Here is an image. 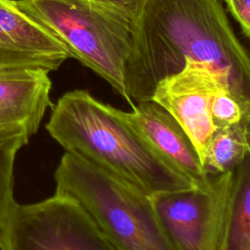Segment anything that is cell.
<instances>
[{
    "label": "cell",
    "instance_id": "9",
    "mask_svg": "<svg viewBox=\"0 0 250 250\" xmlns=\"http://www.w3.org/2000/svg\"><path fill=\"white\" fill-rule=\"evenodd\" d=\"M125 117L157 153L195 186L208 180L191 140L161 105L152 100L143 101L135 104L132 111H125Z\"/></svg>",
    "mask_w": 250,
    "mask_h": 250
},
{
    "label": "cell",
    "instance_id": "7",
    "mask_svg": "<svg viewBox=\"0 0 250 250\" xmlns=\"http://www.w3.org/2000/svg\"><path fill=\"white\" fill-rule=\"evenodd\" d=\"M224 85L229 87L227 79L212 66L188 60L182 70L158 82L151 98L182 126L194 145L201 163L215 130L212 101Z\"/></svg>",
    "mask_w": 250,
    "mask_h": 250
},
{
    "label": "cell",
    "instance_id": "6",
    "mask_svg": "<svg viewBox=\"0 0 250 250\" xmlns=\"http://www.w3.org/2000/svg\"><path fill=\"white\" fill-rule=\"evenodd\" d=\"M229 173L208 177L204 184L189 188L151 196L178 250H216Z\"/></svg>",
    "mask_w": 250,
    "mask_h": 250
},
{
    "label": "cell",
    "instance_id": "3",
    "mask_svg": "<svg viewBox=\"0 0 250 250\" xmlns=\"http://www.w3.org/2000/svg\"><path fill=\"white\" fill-rule=\"evenodd\" d=\"M55 193L79 203L118 250H178L151 195L64 152L55 171Z\"/></svg>",
    "mask_w": 250,
    "mask_h": 250
},
{
    "label": "cell",
    "instance_id": "17",
    "mask_svg": "<svg viewBox=\"0 0 250 250\" xmlns=\"http://www.w3.org/2000/svg\"><path fill=\"white\" fill-rule=\"evenodd\" d=\"M242 122H243V124L246 128V132H247L248 139H249V142H250V104H248V106L246 108L245 115H244V118H243Z\"/></svg>",
    "mask_w": 250,
    "mask_h": 250
},
{
    "label": "cell",
    "instance_id": "2",
    "mask_svg": "<svg viewBox=\"0 0 250 250\" xmlns=\"http://www.w3.org/2000/svg\"><path fill=\"white\" fill-rule=\"evenodd\" d=\"M46 129L65 152L151 196L195 186L131 126L125 111L86 90L63 94L53 105Z\"/></svg>",
    "mask_w": 250,
    "mask_h": 250
},
{
    "label": "cell",
    "instance_id": "14",
    "mask_svg": "<svg viewBox=\"0 0 250 250\" xmlns=\"http://www.w3.org/2000/svg\"><path fill=\"white\" fill-rule=\"evenodd\" d=\"M247 106L231 94L227 85L222 86L214 96L211 104V114L215 128L242 122Z\"/></svg>",
    "mask_w": 250,
    "mask_h": 250
},
{
    "label": "cell",
    "instance_id": "5",
    "mask_svg": "<svg viewBox=\"0 0 250 250\" xmlns=\"http://www.w3.org/2000/svg\"><path fill=\"white\" fill-rule=\"evenodd\" d=\"M0 250H118L83 207L54 193L39 202L16 203Z\"/></svg>",
    "mask_w": 250,
    "mask_h": 250
},
{
    "label": "cell",
    "instance_id": "16",
    "mask_svg": "<svg viewBox=\"0 0 250 250\" xmlns=\"http://www.w3.org/2000/svg\"><path fill=\"white\" fill-rule=\"evenodd\" d=\"M109 5L135 23L143 14L149 0H97Z\"/></svg>",
    "mask_w": 250,
    "mask_h": 250
},
{
    "label": "cell",
    "instance_id": "12",
    "mask_svg": "<svg viewBox=\"0 0 250 250\" xmlns=\"http://www.w3.org/2000/svg\"><path fill=\"white\" fill-rule=\"evenodd\" d=\"M250 142L243 122L216 127L204 151L202 165L207 177L232 171L245 157Z\"/></svg>",
    "mask_w": 250,
    "mask_h": 250
},
{
    "label": "cell",
    "instance_id": "13",
    "mask_svg": "<svg viewBox=\"0 0 250 250\" xmlns=\"http://www.w3.org/2000/svg\"><path fill=\"white\" fill-rule=\"evenodd\" d=\"M29 138L22 130H0V239L6 221L17 203L14 198L16 155L28 143Z\"/></svg>",
    "mask_w": 250,
    "mask_h": 250
},
{
    "label": "cell",
    "instance_id": "15",
    "mask_svg": "<svg viewBox=\"0 0 250 250\" xmlns=\"http://www.w3.org/2000/svg\"><path fill=\"white\" fill-rule=\"evenodd\" d=\"M227 8L250 40V0H224Z\"/></svg>",
    "mask_w": 250,
    "mask_h": 250
},
{
    "label": "cell",
    "instance_id": "8",
    "mask_svg": "<svg viewBox=\"0 0 250 250\" xmlns=\"http://www.w3.org/2000/svg\"><path fill=\"white\" fill-rule=\"evenodd\" d=\"M69 57L64 46L15 0H0V68L58 69Z\"/></svg>",
    "mask_w": 250,
    "mask_h": 250
},
{
    "label": "cell",
    "instance_id": "4",
    "mask_svg": "<svg viewBox=\"0 0 250 250\" xmlns=\"http://www.w3.org/2000/svg\"><path fill=\"white\" fill-rule=\"evenodd\" d=\"M28 17L56 37L70 58L104 79L133 107L125 67L134 23L97 0H15Z\"/></svg>",
    "mask_w": 250,
    "mask_h": 250
},
{
    "label": "cell",
    "instance_id": "1",
    "mask_svg": "<svg viewBox=\"0 0 250 250\" xmlns=\"http://www.w3.org/2000/svg\"><path fill=\"white\" fill-rule=\"evenodd\" d=\"M212 66L232 95L250 104V50L237 38L222 0H149L134 23L125 86L135 104L186 61Z\"/></svg>",
    "mask_w": 250,
    "mask_h": 250
},
{
    "label": "cell",
    "instance_id": "10",
    "mask_svg": "<svg viewBox=\"0 0 250 250\" xmlns=\"http://www.w3.org/2000/svg\"><path fill=\"white\" fill-rule=\"evenodd\" d=\"M51 88L46 69L0 68V130H22L32 137L51 105Z\"/></svg>",
    "mask_w": 250,
    "mask_h": 250
},
{
    "label": "cell",
    "instance_id": "11",
    "mask_svg": "<svg viewBox=\"0 0 250 250\" xmlns=\"http://www.w3.org/2000/svg\"><path fill=\"white\" fill-rule=\"evenodd\" d=\"M216 250H250V148L229 173Z\"/></svg>",
    "mask_w": 250,
    "mask_h": 250
}]
</instances>
